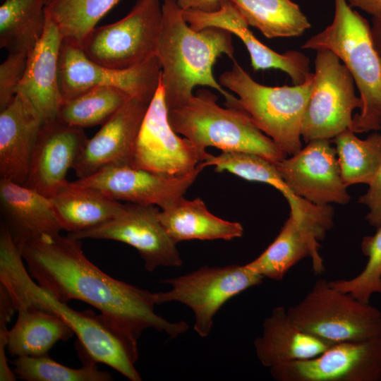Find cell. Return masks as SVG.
Returning a JSON list of instances; mask_svg holds the SVG:
<instances>
[{
    "mask_svg": "<svg viewBox=\"0 0 381 381\" xmlns=\"http://www.w3.org/2000/svg\"><path fill=\"white\" fill-rule=\"evenodd\" d=\"M18 247L28 272L42 288L61 301L92 306L137 340L146 329L173 338L188 329L183 321L171 322L155 313V293L116 279L91 262L79 239L58 234Z\"/></svg>",
    "mask_w": 381,
    "mask_h": 381,
    "instance_id": "6da1fadb",
    "label": "cell"
},
{
    "mask_svg": "<svg viewBox=\"0 0 381 381\" xmlns=\"http://www.w3.org/2000/svg\"><path fill=\"white\" fill-rule=\"evenodd\" d=\"M21 251L5 229H0V284L16 308L32 305L60 317L78 339L81 354L87 361L104 363L131 381H140L135 368L138 340L111 320L92 310L77 311L33 281L26 270ZM85 362V363H86Z\"/></svg>",
    "mask_w": 381,
    "mask_h": 381,
    "instance_id": "7a4b0ae2",
    "label": "cell"
},
{
    "mask_svg": "<svg viewBox=\"0 0 381 381\" xmlns=\"http://www.w3.org/2000/svg\"><path fill=\"white\" fill-rule=\"evenodd\" d=\"M231 37V32L219 28L193 30L176 0H164L157 56L168 109L185 103L198 85L215 89L224 96L228 107H240L238 98L225 90L213 75L214 64L222 54L234 60Z\"/></svg>",
    "mask_w": 381,
    "mask_h": 381,
    "instance_id": "3957f363",
    "label": "cell"
},
{
    "mask_svg": "<svg viewBox=\"0 0 381 381\" xmlns=\"http://www.w3.org/2000/svg\"><path fill=\"white\" fill-rule=\"evenodd\" d=\"M302 48L329 50L351 74L362 101L349 129L357 133L381 130V63L368 21L347 0H334L332 23L308 39Z\"/></svg>",
    "mask_w": 381,
    "mask_h": 381,
    "instance_id": "277c9868",
    "label": "cell"
},
{
    "mask_svg": "<svg viewBox=\"0 0 381 381\" xmlns=\"http://www.w3.org/2000/svg\"><path fill=\"white\" fill-rule=\"evenodd\" d=\"M217 99L210 90L198 89L185 103L168 109L171 128L202 152L215 147L222 151L256 154L274 164L286 157L287 154L255 125L246 111L223 108Z\"/></svg>",
    "mask_w": 381,
    "mask_h": 381,
    "instance_id": "5b68a950",
    "label": "cell"
},
{
    "mask_svg": "<svg viewBox=\"0 0 381 381\" xmlns=\"http://www.w3.org/2000/svg\"><path fill=\"white\" fill-rule=\"evenodd\" d=\"M314 74L299 85L270 87L258 83L234 60L219 84L238 96V104L255 125L287 155L301 149V124Z\"/></svg>",
    "mask_w": 381,
    "mask_h": 381,
    "instance_id": "8992f818",
    "label": "cell"
},
{
    "mask_svg": "<svg viewBox=\"0 0 381 381\" xmlns=\"http://www.w3.org/2000/svg\"><path fill=\"white\" fill-rule=\"evenodd\" d=\"M290 322L330 344L366 340L381 334V313L369 303L318 279L296 305L286 309Z\"/></svg>",
    "mask_w": 381,
    "mask_h": 381,
    "instance_id": "52a82bcc",
    "label": "cell"
},
{
    "mask_svg": "<svg viewBox=\"0 0 381 381\" xmlns=\"http://www.w3.org/2000/svg\"><path fill=\"white\" fill-rule=\"evenodd\" d=\"M161 24L159 0H138L124 18L96 27L81 49L97 64L130 68L157 56Z\"/></svg>",
    "mask_w": 381,
    "mask_h": 381,
    "instance_id": "ba28073f",
    "label": "cell"
},
{
    "mask_svg": "<svg viewBox=\"0 0 381 381\" xmlns=\"http://www.w3.org/2000/svg\"><path fill=\"white\" fill-rule=\"evenodd\" d=\"M313 74L301 130L306 143L333 139L350 128L353 111L362 107L351 74L332 52L317 51Z\"/></svg>",
    "mask_w": 381,
    "mask_h": 381,
    "instance_id": "9c48e42d",
    "label": "cell"
},
{
    "mask_svg": "<svg viewBox=\"0 0 381 381\" xmlns=\"http://www.w3.org/2000/svg\"><path fill=\"white\" fill-rule=\"evenodd\" d=\"M262 279L246 265H205L185 275L163 280L162 283L170 284L172 289L155 293L157 305L178 301L187 306L194 313V330L206 337L220 308L234 296L260 284Z\"/></svg>",
    "mask_w": 381,
    "mask_h": 381,
    "instance_id": "30bf717a",
    "label": "cell"
},
{
    "mask_svg": "<svg viewBox=\"0 0 381 381\" xmlns=\"http://www.w3.org/2000/svg\"><path fill=\"white\" fill-rule=\"evenodd\" d=\"M177 134L168 119L160 78L135 143L131 167L168 177L191 173L209 153L200 150L188 139Z\"/></svg>",
    "mask_w": 381,
    "mask_h": 381,
    "instance_id": "8fae6325",
    "label": "cell"
},
{
    "mask_svg": "<svg viewBox=\"0 0 381 381\" xmlns=\"http://www.w3.org/2000/svg\"><path fill=\"white\" fill-rule=\"evenodd\" d=\"M162 66L157 56L126 69L104 66L90 60L81 47L63 40L59 59V85L62 100L89 89L119 88L131 97L152 101L160 82Z\"/></svg>",
    "mask_w": 381,
    "mask_h": 381,
    "instance_id": "7c38bea8",
    "label": "cell"
},
{
    "mask_svg": "<svg viewBox=\"0 0 381 381\" xmlns=\"http://www.w3.org/2000/svg\"><path fill=\"white\" fill-rule=\"evenodd\" d=\"M159 211L156 205L127 202L112 219L68 235L79 240L107 239L128 244L138 250L148 272L160 266L180 267L182 259L176 243L162 224Z\"/></svg>",
    "mask_w": 381,
    "mask_h": 381,
    "instance_id": "4fadbf2b",
    "label": "cell"
},
{
    "mask_svg": "<svg viewBox=\"0 0 381 381\" xmlns=\"http://www.w3.org/2000/svg\"><path fill=\"white\" fill-rule=\"evenodd\" d=\"M278 381H380L381 334L330 346L319 355L270 368Z\"/></svg>",
    "mask_w": 381,
    "mask_h": 381,
    "instance_id": "5bb4252c",
    "label": "cell"
},
{
    "mask_svg": "<svg viewBox=\"0 0 381 381\" xmlns=\"http://www.w3.org/2000/svg\"><path fill=\"white\" fill-rule=\"evenodd\" d=\"M289 158L276 164L291 191L309 202L325 206L344 205L351 197L346 190L335 147L327 139H316Z\"/></svg>",
    "mask_w": 381,
    "mask_h": 381,
    "instance_id": "9a60e30c",
    "label": "cell"
},
{
    "mask_svg": "<svg viewBox=\"0 0 381 381\" xmlns=\"http://www.w3.org/2000/svg\"><path fill=\"white\" fill-rule=\"evenodd\" d=\"M206 167L202 162L187 175L168 177L130 165H109L73 183L99 190L119 201L153 205L162 210L183 198Z\"/></svg>",
    "mask_w": 381,
    "mask_h": 381,
    "instance_id": "2e32d148",
    "label": "cell"
},
{
    "mask_svg": "<svg viewBox=\"0 0 381 381\" xmlns=\"http://www.w3.org/2000/svg\"><path fill=\"white\" fill-rule=\"evenodd\" d=\"M151 101L130 97L88 139L73 169L78 179L109 165H131L135 143Z\"/></svg>",
    "mask_w": 381,
    "mask_h": 381,
    "instance_id": "e0dca14e",
    "label": "cell"
},
{
    "mask_svg": "<svg viewBox=\"0 0 381 381\" xmlns=\"http://www.w3.org/2000/svg\"><path fill=\"white\" fill-rule=\"evenodd\" d=\"M88 138L83 128L56 119L44 122L34 147L25 186L50 198L68 181L73 166Z\"/></svg>",
    "mask_w": 381,
    "mask_h": 381,
    "instance_id": "ac0fdd59",
    "label": "cell"
},
{
    "mask_svg": "<svg viewBox=\"0 0 381 381\" xmlns=\"http://www.w3.org/2000/svg\"><path fill=\"white\" fill-rule=\"evenodd\" d=\"M183 18L194 30L207 28L226 30L238 36L246 45L253 69H279L288 74L294 85L303 83L312 73L309 59L298 51L277 53L260 42L248 28V24L231 0H222L214 11H183Z\"/></svg>",
    "mask_w": 381,
    "mask_h": 381,
    "instance_id": "d6986e66",
    "label": "cell"
},
{
    "mask_svg": "<svg viewBox=\"0 0 381 381\" xmlns=\"http://www.w3.org/2000/svg\"><path fill=\"white\" fill-rule=\"evenodd\" d=\"M43 121L22 94L0 111V176L25 185L32 155Z\"/></svg>",
    "mask_w": 381,
    "mask_h": 381,
    "instance_id": "ffe728a7",
    "label": "cell"
},
{
    "mask_svg": "<svg viewBox=\"0 0 381 381\" xmlns=\"http://www.w3.org/2000/svg\"><path fill=\"white\" fill-rule=\"evenodd\" d=\"M46 15L44 32L28 54L26 68L17 90V93L22 94L32 103L43 123L56 119L62 102L59 59L64 38L47 13Z\"/></svg>",
    "mask_w": 381,
    "mask_h": 381,
    "instance_id": "44dd1931",
    "label": "cell"
},
{
    "mask_svg": "<svg viewBox=\"0 0 381 381\" xmlns=\"http://www.w3.org/2000/svg\"><path fill=\"white\" fill-rule=\"evenodd\" d=\"M0 212L1 225L18 246L63 230L49 198L4 179H0Z\"/></svg>",
    "mask_w": 381,
    "mask_h": 381,
    "instance_id": "7402d4cb",
    "label": "cell"
},
{
    "mask_svg": "<svg viewBox=\"0 0 381 381\" xmlns=\"http://www.w3.org/2000/svg\"><path fill=\"white\" fill-rule=\"evenodd\" d=\"M206 166H214V171H227L250 181L269 184L280 191L289 204L291 212L297 219L310 224H320L328 215L326 206L313 205L296 196L284 182L276 164L253 153L222 151L218 155L209 154L204 161Z\"/></svg>",
    "mask_w": 381,
    "mask_h": 381,
    "instance_id": "603a6c76",
    "label": "cell"
},
{
    "mask_svg": "<svg viewBox=\"0 0 381 381\" xmlns=\"http://www.w3.org/2000/svg\"><path fill=\"white\" fill-rule=\"evenodd\" d=\"M332 345L293 325L284 306L272 310L263 322L262 335L254 341L258 360L267 368L315 357Z\"/></svg>",
    "mask_w": 381,
    "mask_h": 381,
    "instance_id": "cb8c5ba5",
    "label": "cell"
},
{
    "mask_svg": "<svg viewBox=\"0 0 381 381\" xmlns=\"http://www.w3.org/2000/svg\"><path fill=\"white\" fill-rule=\"evenodd\" d=\"M319 248L318 241L290 214L274 241L246 265L263 278L279 281L291 267L310 256L315 272L321 273L324 266Z\"/></svg>",
    "mask_w": 381,
    "mask_h": 381,
    "instance_id": "d4e9b609",
    "label": "cell"
},
{
    "mask_svg": "<svg viewBox=\"0 0 381 381\" xmlns=\"http://www.w3.org/2000/svg\"><path fill=\"white\" fill-rule=\"evenodd\" d=\"M159 218L176 243L193 239L229 241L241 237L243 234L240 223L214 215L200 198L187 200L183 197L170 206L160 209Z\"/></svg>",
    "mask_w": 381,
    "mask_h": 381,
    "instance_id": "484cf974",
    "label": "cell"
},
{
    "mask_svg": "<svg viewBox=\"0 0 381 381\" xmlns=\"http://www.w3.org/2000/svg\"><path fill=\"white\" fill-rule=\"evenodd\" d=\"M18 318L8 331L6 350L11 356H42L59 341H66L73 330L57 315L32 305L16 308Z\"/></svg>",
    "mask_w": 381,
    "mask_h": 381,
    "instance_id": "4316f807",
    "label": "cell"
},
{
    "mask_svg": "<svg viewBox=\"0 0 381 381\" xmlns=\"http://www.w3.org/2000/svg\"><path fill=\"white\" fill-rule=\"evenodd\" d=\"M49 198L63 230L69 233L102 224L114 217L123 207L99 190L70 181Z\"/></svg>",
    "mask_w": 381,
    "mask_h": 381,
    "instance_id": "83f0119b",
    "label": "cell"
},
{
    "mask_svg": "<svg viewBox=\"0 0 381 381\" xmlns=\"http://www.w3.org/2000/svg\"><path fill=\"white\" fill-rule=\"evenodd\" d=\"M46 0H5L0 6V47L30 52L44 32Z\"/></svg>",
    "mask_w": 381,
    "mask_h": 381,
    "instance_id": "f1b7e54d",
    "label": "cell"
},
{
    "mask_svg": "<svg viewBox=\"0 0 381 381\" xmlns=\"http://www.w3.org/2000/svg\"><path fill=\"white\" fill-rule=\"evenodd\" d=\"M248 25L267 38L301 35L310 23L298 5L291 0H231Z\"/></svg>",
    "mask_w": 381,
    "mask_h": 381,
    "instance_id": "f546056e",
    "label": "cell"
},
{
    "mask_svg": "<svg viewBox=\"0 0 381 381\" xmlns=\"http://www.w3.org/2000/svg\"><path fill=\"white\" fill-rule=\"evenodd\" d=\"M332 142L336 145L344 184L369 185L381 167V133L374 131L362 140L348 128Z\"/></svg>",
    "mask_w": 381,
    "mask_h": 381,
    "instance_id": "4dcf8cb0",
    "label": "cell"
},
{
    "mask_svg": "<svg viewBox=\"0 0 381 381\" xmlns=\"http://www.w3.org/2000/svg\"><path fill=\"white\" fill-rule=\"evenodd\" d=\"M120 0H46L45 11L64 40L81 47L97 23Z\"/></svg>",
    "mask_w": 381,
    "mask_h": 381,
    "instance_id": "1f68e13d",
    "label": "cell"
},
{
    "mask_svg": "<svg viewBox=\"0 0 381 381\" xmlns=\"http://www.w3.org/2000/svg\"><path fill=\"white\" fill-rule=\"evenodd\" d=\"M130 97L125 92L116 87H93L71 99L62 100L56 119L80 128L102 125Z\"/></svg>",
    "mask_w": 381,
    "mask_h": 381,
    "instance_id": "d6a6232c",
    "label": "cell"
},
{
    "mask_svg": "<svg viewBox=\"0 0 381 381\" xmlns=\"http://www.w3.org/2000/svg\"><path fill=\"white\" fill-rule=\"evenodd\" d=\"M16 377L28 381H109L111 375L88 361L80 368H71L52 360L48 355L19 356L12 361Z\"/></svg>",
    "mask_w": 381,
    "mask_h": 381,
    "instance_id": "836d02e7",
    "label": "cell"
},
{
    "mask_svg": "<svg viewBox=\"0 0 381 381\" xmlns=\"http://www.w3.org/2000/svg\"><path fill=\"white\" fill-rule=\"evenodd\" d=\"M361 248L368 262L363 271L350 279L329 282L336 289L351 294L363 303H369L371 296L381 294V226L372 236H365Z\"/></svg>",
    "mask_w": 381,
    "mask_h": 381,
    "instance_id": "e575fe53",
    "label": "cell"
},
{
    "mask_svg": "<svg viewBox=\"0 0 381 381\" xmlns=\"http://www.w3.org/2000/svg\"><path fill=\"white\" fill-rule=\"evenodd\" d=\"M28 52H12L0 65V111L13 99L23 77Z\"/></svg>",
    "mask_w": 381,
    "mask_h": 381,
    "instance_id": "d590c367",
    "label": "cell"
},
{
    "mask_svg": "<svg viewBox=\"0 0 381 381\" xmlns=\"http://www.w3.org/2000/svg\"><path fill=\"white\" fill-rule=\"evenodd\" d=\"M368 186L367 192L359 197L358 202L368 207L365 219L377 228L381 226V167Z\"/></svg>",
    "mask_w": 381,
    "mask_h": 381,
    "instance_id": "8d00e7d4",
    "label": "cell"
},
{
    "mask_svg": "<svg viewBox=\"0 0 381 381\" xmlns=\"http://www.w3.org/2000/svg\"><path fill=\"white\" fill-rule=\"evenodd\" d=\"M16 310L7 290L0 284V368L2 370L9 368L5 353L8 331L7 324Z\"/></svg>",
    "mask_w": 381,
    "mask_h": 381,
    "instance_id": "74e56055",
    "label": "cell"
},
{
    "mask_svg": "<svg viewBox=\"0 0 381 381\" xmlns=\"http://www.w3.org/2000/svg\"><path fill=\"white\" fill-rule=\"evenodd\" d=\"M222 0H176L179 6L183 11L196 10L214 11L219 8Z\"/></svg>",
    "mask_w": 381,
    "mask_h": 381,
    "instance_id": "f35d334b",
    "label": "cell"
},
{
    "mask_svg": "<svg viewBox=\"0 0 381 381\" xmlns=\"http://www.w3.org/2000/svg\"><path fill=\"white\" fill-rule=\"evenodd\" d=\"M347 1L350 6L361 8L373 16L381 13V0H347Z\"/></svg>",
    "mask_w": 381,
    "mask_h": 381,
    "instance_id": "ab89813d",
    "label": "cell"
},
{
    "mask_svg": "<svg viewBox=\"0 0 381 381\" xmlns=\"http://www.w3.org/2000/svg\"><path fill=\"white\" fill-rule=\"evenodd\" d=\"M371 34L375 48L381 63V13L373 16Z\"/></svg>",
    "mask_w": 381,
    "mask_h": 381,
    "instance_id": "60d3db41",
    "label": "cell"
}]
</instances>
